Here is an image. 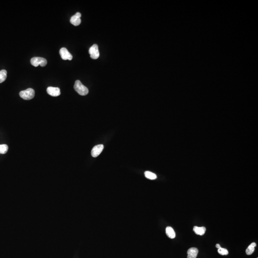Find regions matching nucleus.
I'll use <instances>...</instances> for the list:
<instances>
[{
	"mask_svg": "<svg viewBox=\"0 0 258 258\" xmlns=\"http://www.w3.org/2000/svg\"><path fill=\"white\" fill-rule=\"evenodd\" d=\"M74 88L75 91L80 95H87L88 93V88H87L86 86L82 84L81 81L79 80H76Z\"/></svg>",
	"mask_w": 258,
	"mask_h": 258,
	"instance_id": "obj_1",
	"label": "nucleus"
},
{
	"mask_svg": "<svg viewBox=\"0 0 258 258\" xmlns=\"http://www.w3.org/2000/svg\"><path fill=\"white\" fill-rule=\"evenodd\" d=\"M20 96L25 100H30L33 99L35 95V92L32 88L28 89L21 91L19 93Z\"/></svg>",
	"mask_w": 258,
	"mask_h": 258,
	"instance_id": "obj_2",
	"label": "nucleus"
},
{
	"mask_svg": "<svg viewBox=\"0 0 258 258\" xmlns=\"http://www.w3.org/2000/svg\"><path fill=\"white\" fill-rule=\"evenodd\" d=\"M47 63V60L45 58L41 57H34L31 59V63L35 67H37L39 65L41 66H46Z\"/></svg>",
	"mask_w": 258,
	"mask_h": 258,
	"instance_id": "obj_3",
	"label": "nucleus"
},
{
	"mask_svg": "<svg viewBox=\"0 0 258 258\" xmlns=\"http://www.w3.org/2000/svg\"><path fill=\"white\" fill-rule=\"evenodd\" d=\"M89 53L91 57L93 59H97L100 57L99 47L97 44H94L89 48Z\"/></svg>",
	"mask_w": 258,
	"mask_h": 258,
	"instance_id": "obj_4",
	"label": "nucleus"
},
{
	"mask_svg": "<svg viewBox=\"0 0 258 258\" xmlns=\"http://www.w3.org/2000/svg\"><path fill=\"white\" fill-rule=\"evenodd\" d=\"M59 53L62 59H63V60H71L72 59L73 57L72 55L69 52V51L66 48L62 47V48H61L60 50L59 51Z\"/></svg>",
	"mask_w": 258,
	"mask_h": 258,
	"instance_id": "obj_5",
	"label": "nucleus"
},
{
	"mask_svg": "<svg viewBox=\"0 0 258 258\" xmlns=\"http://www.w3.org/2000/svg\"><path fill=\"white\" fill-rule=\"evenodd\" d=\"M104 149V145L103 144L97 145L94 146L91 151V155L93 157H98V156L102 152Z\"/></svg>",
	"mask_w": 258,
	"mask_h": 258,
	"instance_id": "obj_6",
	"label": "nucleus"
},
{
	"mask_svg": "<svg viewBox=\"0 0 258 258\" xmlns=\"http://www.w3.org/2000/svg\"><path fill=\"white\" fill-rule=\"evenodd\" d=\"M81 13H77L74 15L72 16L70 19V23L74 26H78L81 23Z\"/></svg>",
	"mask_w": 258,
	"mask_h": 258,
	"instance_id": "obj_7",
	"label": "nucleus"
},
{
	"mask_svg": "<svg viewBox=\"0 0 258 258\" xmlns=\"http://www.w3.org/2000/svg\"><path fill=\"white\" fill-rule=\"evenodd\" d=\"M47 92L49 95L53 97H57L60 95V88L57 87H48Z\"/></svg>",
	"mask_w": 258,
	"mask_h": 258,
	"instance_id": "obj_8",
	"label": "nucleus"
},
{
	"mask_svg": "<svg viewBox=\"0 0 258 258\" xmlns=\"http://www.w3.org/2000/svg\"><path fill=\"white\" fill-rule=\"evenodd\" d=\"M198 253V250L196 248H191L187 251V258H196Z\"/></svg>",
	"mask_w": 258,
	"mask_h": 258,
	"instance_id": "obj_9",
	"label": "nucleus"
},
{
	"mask_svg": "<svg viewBox=\"0 0 258 258\" xmlns=\"http://www.w3.org/2000/svg\"><path fill=\"white\" fill-rule=\"evenodd\" d=\"M193 230L195 232V233L197 235L202 236L206 232V229L204 227H199L198 226H195L193 228Z\"/></svg>",
	"mask_w": 258,
	"mask_h": 258,
	"instance_id": "obj_10",
	"label": "nucleus"
},
{
	"mask_svg": "<svg viewBox=\"0 0 258 258\" xmlns=\"http://www.w3.org/2000/svg\"><path fill=\"white\" fill-rule=\"evenodd\" d=\"M166 234L170 239H174L175 237V230L172 227H167L166 228Z\"/></svg>",
	"mask_w": 258,
	"mask_h": 258,
	"instance_id": "obj_11",
	"label": "nucleus"
},
{
	"mask_svg": "<svg viewBox=\"0 0 258 258\" xmlns=\"http://www.w3.org/2000/svg\"><path fill=\"white\" fill-rule=\"evenodd\" d=\"M256 246V244L255 243H252L250 244L246 250V253L248 255L252 254L255 251V248Z\"/></svg>",
	"mask_w": 258,
	"mask_h": 258,
	"instance_id": "obj_12",
	"label": "nucleus"
},
{
	"mask_svg": "<svg viewBox=\"0 0 258 258\" xmlns=\"http://www.w3.org/2000/svg\"><path fill=\"white\" fill-rule=\"evenodd\" d=\"M144 175L145 176L149 179L154 180L157 178V175L151 172H145Z\"/></svg>",
	"mask_w": 258,
	"mask_h": 258,
	"instance_id": "obj_13",
	"label": "nucleus"
},
{
	"mask_svg": "<svg viewBox=\"0 0 258 258\" xmlns=\"http://www.w3.org/2000/svg\"><path fill=\"white\" fill-rule=\"evenodd\" d=\"M7 77V71L5 70L0 71V83L5 81Z\"/></svg>",
	"mask_w": 258,
	"mask_h": 258,
	"instance_id": "obj_14",
	"label": "nucleus"
},
{
	"mask_svg": "<svg viewBox=\"0 0 258 258\" xmlns=\"http://www.w3.org/2000/svg\"><path fill=\"white\" fill-rule=\"evenodd\" d=\"M8 150V146L6 144L0 145V154H5Z\"/></svg>",
	"mask_w": 258,
	"mask_h": 258,
	"instance_id": "obj_15",
	"label": "nucleus"
},
{
	"mask_svg": "<svg viewBox=\"0 0 258 258\" xmlns=\"http://www.w3.org/2000/svg\"><path fill=\"white\" fill-rule=\"evenodd\" d=\"M217 252H218V253L220 254L221 255H227L229 254V251H228V250L227 249H226V248H222L220 247V248H218V250H217Z\"/></svg>",
	"mask_w": 258,
	"mask_h": 258,
	"instance_id": "obj_16",
	"label": "nucleus"
},
{
	"mask_svg": "<svg viewBox=\"0 0 258 258\" xmlns=\"http://www.w3.org/2000/svg\"><path fill=\"white\" fill-rule=\"evenodd\" d=\"M216 247L217 248H220L221 247L220 245L219 244H217L216 245Z\"/></svg>",
	"mask_w": 258,
	"mask_h": 258,
	"instance_id": "obj_17",
	"label": "nucleus"
},
{
	"mask_svg": "<svg viewBox=\"0 0 258 258\" xmlns=\"http://www.w3.org/2000/svg\"></svg>",
	"mask_w": 258,
	"mask_h": 258,
	"instance_id": "obj_18",
	"label": "nucleus"
}]
</instances>
